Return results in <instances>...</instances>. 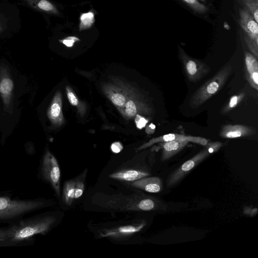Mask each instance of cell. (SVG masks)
I'll list each match as a JSON object with an SVG mask.
<instances>
[{
	"label": "cell",
	"mask_w": 258,
	"mask_h": 258,
	"mask_svg": "<svg viewBox=\"0 0 258 258\" xmlns=\"http://www.w3.org/2000/svg\"><path fill=\"white\" fill-rule=\"evenodd\" d=\"M186 141L173 140L162 142V160H167L180 151L188 144Z\"/></svg>",
	"instance_id": "obj_14"
},
{
	"label": "cell",
	"mask_w": 258,
	"mask_h": 258,
	"mask_svg": "<svg viewBox=\"0 0 258 258\" xmlns=\"http://www.w3.org/2000/svg\"><path fill=\"white\" fill-rule=\"evenodd\" d=\"M242 5L243 8L247 9L258 23V0H237Z\"/></svg>",
	"instance_id": "obj_22"
},
{
	"label": "cell",
	"mask_w": 258,
	"mask_h": 258,
	"mask_svg": "<svg viewBox=\"0 0 258 258\" xmlns=\"http://www.w3.org/2000/svg\"><path fill=\"white\" fill-rule=\"evenodd\" d=\"M145 225V223L142 222L139 224H133L103 229L100 231V235L102 237L122 238L140 231Z\"/></svg>",
	"instance_id": "obj_9"
},
{
	"label": "cell",
	"mask_w": 258,
	"mask_h": 258,
	"mask_svg": "<svg viewBox=\"0 0 258 258\" xmlns=\"http://www.w3.org/2000/svg\"><path fill=\"white\" fill-rule=\"evenodd\" d=\"M66 93L67 97L70 103L73 106H76L79 110L81 114H83L85 112L84 109V106L82 105L83 103L80 102L78 100L76 94L74 93L73 90L69 86H66Z\"/></svg>",
	"instance_id": "obj_23"
},
{
	"label": "cell",
	"mask_w": 258,
	"mask_h": 258,
	"mask_svg": "<svg viewBox=\"0 0 258 258\" xmlns=\"http://www.w3.org/2000/svg\"><path fill=\"white\" fill-rule=\"evenodd\" d=\"M132 185L151 193L158 192L162 188V181L158 177H145L134 181Z\"/></svg>",
	"instance_id": "obj_13"
},
{
	"label": "cell",
	"mask_w": 258,
	"mask_h": 258,
	"mask_svg": "<svg viewBox=\"0 0 258 258\" xmlns=\"http://www.w3.org/2000/svg\"><path fill=\"white\" fill-rule=\"evenodd\" d=\"M150 109L143 103L135 101V99L128 98L126 102L123 111V115L127 118H132L139 112L141 113L150 112Z\"/></svg>",
	"instance_id": "obj_17"
},
{
	"label": "cell",
	"mask_w": 258,
	"mask_h": 258,
	"mask_svg": "<svg viewBox=\"0 0 258 258\" xmlns=\"http://www.w3.org/2000/svg\"><path fill=\"white\" fill-rule=\"evenodd\" d=\"M95 20L94 13L92 11L81 14L80 17V31L90 28L95 22Z\"/></svg>",
	"instance_id": "obj_20"
},
{
	"label": "cell",
	"mask_w": 258,
	"mask_h": 258,
	"mask_svg": "<svg viewBox=\"0 0 258 258\" xmlns=\"http://www.w3.org/2000/svg\"><path fill=\"white\" fill-rule=\"evenodd\" d=\"M48 117L51 122L56 125H60L64 122L62 112V99L60 91H57L51 102L47 112Z\"/></svg>",
	"instance_id": "obj_12"
},
{
	"label": "cell",
	"mask_w": 258,
	"mask_h": 258,
	"mask_svg": "<svg viewBox=\"0 0 258 258\" xmlns=\"http://www.w3.org/2000/svg\"><path fill=\"white\" fill-rule=\"evenodd\" d=\"M200 1H202V2H204V3H206V0H200Z\"/></svg>",
	"instance_id": "obj_31"
},
{
	"label": "cell",
	"mask_w": 258,
	"mask_h": 258,
	"mask_svg": "<svg viewBox=\"0 0 258 258\" xmlns=\"http://www.w3.org/2000/svg\"><path fill=\"white\" fill-rule=\"evenodd\" d=\"M27 3L32 8L39 11L49 14L58 15V11L56 7L48 0H22Z\"/></svg>",
	"instance_id": "obj_18"
},
{
	"label": "cell",
	"mask_w": 258,
	"mask_h": 258,
	"mask_svg": "<svg viewBox=\"0 0 258 258\" xmlns=\"http://www.w3.org/2000/svg\"><path fill=\"white\" fill-rule=\"evenodd\" d=\"M155 128V125L153 123H151L146 127V133H147L148 134H152L154 132Z\"/></svg>",
	"instance_id": "obj_30"
},
{
	"label": "cell",
	"mask_w": 258,
	"mask_h": 258,
	"mask_svg": "<svg viewBox=\"0 0 258 258\" xmlns=\"http://www.w3.org/2000/svg\"><path fill=\"white\" fill-rule=\"evenodd\" d=\"M255 133V130L252 127L240 124H227L222 127L220 136L224 138L233 139L251 136Z\"/></svg>",
	"instance_id": "obj_10"
},
{
	"label": "cell",
	"mask_w": 258,
	"mask_h": 258,
	"mask_svg": "<svg viewBox=\"0 0 258 258\" xmlns=\"http://www.w3.org/2000/svg\"><path fill=\"white\" fill-rule=\"evenodd\" d=\"M56 217L42 214L19 219L9 226L0 228V247L13 246L32 240L37 235H44L51 229Z\"/></svg>",
	"instance_id": "obj_1"
},
{
	"label": "cell",
	"mask_w": 258,
	"mask_h": 258,
	"mask_svg": "<svg viewBox=\"0 0 258 258\" xmlns=\"http://www.w3.org/2000/svg\"><path fill=\"white\" fill-rule=\"evenodd\" d=\"M79 41L80 39L75 36H69L59 40L60 42L68 47H73L75 42Z\"/></svg>",
	"instance_id": "obj_27"
},
{
	"label": "cell",
	"mask_w": 258,
	"mask_h": 258,
	"mask_svg": "<svg viewBox=\"0 0 258 258\" xmlns=\"http://www.w3.org/2000/svg\"><path fill=\"white\" fill-rule=\"evenodd\" d=\"M173 140L186 141L188 142L199 144L203 146H206L208 144V140L202 137L185 136L176 134H168L152 139L149 142L138 148L137 150L140 151L148 148L155 143Z\"/></svg>",
	"instance_id": "obj_8"
},
{
	"label": "cell",
	"mask_w": 258,
	"mask_h": 258,
	"mask_svg": "<svg viewBox=\"0 0 258 258\" xmlns=\"http://www.w3.org/2000/svg\"><path fill=\"white\" fill-rule=\"evenodd\" d=\"M1 29H2V28H1V27L0 26V31L1 30Z\"/></svg>",
	"instance_id": "obj_32"
},
{
	"label": "cell",
	"mask_w": 258,
	"mask_h": 258,
	"mask_svg": "<svg viewBox=\"0 0 258 258\" xmlns=\"http://www.w3.org/2000/svg\"><path fill=\"white\" fill-rule=\"evenodd\" d=\"M106 94L113 104L120 110H123L124 105L128 98H127V93L119 88L111 87L107 90ZM123 114V113H122Z\"/></svg>",
	"instance_id": "obj_15"
},
{
	"label": "cell",
	"mask_w": 258,
	"mask_h": 258,
	"mask_svg": "<svg viewBox=\"0 0 258 258\" xmlns=\"http://www.w3.org/2000/svg\"><path fill=\"white\" fill-rule=\"evenodd\" d=\"M179 56L188 79L196 82L210 72V68L198 59L188 56L182 47L178 46Z\"/></svg>",
	"instance_id": "obj_6"
},
{
	"label": "cell",
	"mask_w": 258,
	"mask_h": 258,
	"mask_svg": "<svg viewBox=\"0 0 258 258\" xmlns=\"http://www.w3.org/2000/svg\"><path fill=\"white\" fill-rule=\"evenodd\" d=\"M147 172L137 170H126L116 172L109 175L111 178L126 181H134L148 176Z\"/></svg>",
	"instance_id": "obj_16"
},
{
	"label": "cell",
	"mask_w": 258,
	"mask_h": 258,
	"mask_svg": "<svg viewBox=\"0 0 258 258\" xmlns=\"http://www.w3.org/2000/svg\"><path fill=\"white\" fill-rule=\"evenodd\" d=\"M246 79L250 85L257 90L258 62L256 57L247 51L244 52Z\"/></svg>",
	"instance_id": "obj_11"
},
{
	"label": "cell",
	"mask_w": 258,
	"mask_h": 258,
	"mask_svg": "<svg viewBox=\"0 0 258 258\" xmlns=\"http://www.w3.org/2000/svg\"><path fill=\"white\" fill-rule=\"evenodd\" d=\"M189 8L193 12L199 14H206L209 11L206 5L201 3L199 0H180Z\"/></svg>",
	"instance_id": "obj_21"
},
{
	"label": "cell",
	"mask_w": 258,
	"mask_h": 258,
	"mask_svg": "<svg viewBox=\"0 0 258 258\" xmlns=\"http://www.w3.org/2000/svg\"><path fill=\"white\" fill-rule=\"evenodd\" d=\"M210 154L206 146L197 154L183 163L169 176L167 182V186L170 187L176 184Z\"/></svg>",
	"instance_id": "obj_7"
},
{
	"label": "cell",
	"mask_w": 258,
	"mask_h": 258,
	"mask_svg": "<svg viewBox=\"0 0 258 258\" xmlns=\"http://www.w3.org/2000/svg\"><path fill=\"white\" fill-rule=\"evenodd\" d=\"M244 94H241L239 95H234L232 96L228 103V104L224 107L223 111L226 112L232 108L235 107L238 103L242 99Z\"/></svg>",
	"instance_id": "obj_25"
},
{
	"label": "cell",
	"mask_w": 258,
	"mask_h": 258,
	"mask_svg": "<svg viewBox=\"0 0 258 258\" xmlns=\"http://www.w3.org/2000/svg\"><path fill=\"white\" fill-rule=\"evenodd\" d=\"M84 182L83 179L76 180L75 190V199H79L80 198L84 190Z\"/></svg>",
	"instance_id": "obj_26"
},
{
	"label": "cell",
	"mask_w": 258,
	"mask_h": 258,
	"mask_svg": "<svg viewBox=\"0 0 258 258\" xmlns=\"http://www.w3.org/2000/svg\"><path fill=\"white\" fill-rule=\"evenodd\" d=\"M239 24L247 47L252 54L258 56V25L251 13L242 8L239 11Z\"/></svg>",
	"instance_id": "obj_4"
},
{
	"label": "cell",
	"mask_w": 258,
	"mask_h": 258,
	"mask_svg": "<svg viewBox=\"0 0 258 258\" xmlns=\"http://www.w3.org/2000/svg\"><path fill=\"white\" fill-rule=\"evenodd\" d=\"M75 184L74 179L67 181L64 184L62 200L68 206L71 205L75 199Z\"/></svg>",
	"instance_id": "obj_19"
},
{
	"label": "cell",
	"mask_w": 258,
	"mask_h": 258,
	"mask_svg": "<svg viewBox=\"0 0 258 258\" xmlns=\"http://www.w3.org/2000/svg\"><path fill=\"white\" fill-rule=\"evenodd\" d=\"M13 86V81L10 78H5L0 82V93L4 95H9L12 92Z\"/></svg>",
	"instance_id": "obj_24"
},
{
	"label": "cell",
	"mask_w": 258,
	"mask_h": 258,
	"mask_svg": "<svg viewBox=\"0 0 258 258\" xmlns=\"http://www.w3.org/2000/svg\"><path fill=\"white\" fill-rule=\"evenodd\" d=\"M110 149L113 153H118L123 149V146L120 142H115L111 144Z\"/></svg>",
	"instance_id": "obj_29"
},
{
	"label": "cell",
	"mask_w": 258,
	"mask_h": 258,
	"mask_svg": "<svg viewBox=\"0 0 258 258\" xmlns=\"http://www.w3.org/2000/svg\"><path fill=\"white\" fill-rule=\"evenodd\" d=\"M48 203L41 199L20 200L0 196V222L20 219L25 214L47 206Z\"/></svg>",
	"instance_id": "obj_2"
},
{
	"label": "cell",
	"mask_w": 258,
	"mask_h": 258,
	"mask_svg": "<svg viewBox=\"0 0 258 258\" xmlns=\"http://www.w3.org/2000/svg\"><path fill=\"white\" fill-rule=\"evenodd\" d=\"M40 170L41 177L49 183L56 196L59 197L60 168L56 159L49 150H47L43 156Z\"/></svg>",
	"instance_id": "obj_5"
},
{
	"label": "cell",
	"mask_w": 258,
	"mask_h": 258,
	"mask_svg": "<svg viewBox=\"0 0 258 258\" xmlns=\"http://www.w3.org/2000/svg\"><path fill=\"white\" fill-rule=\"evenodd\" d=\"M135 121L138 128L142 129L145 127L148 122V120L139 114H136L135 118Z\"/></svg>",
	"instance_id": "obj_28"
},
{
	"label": "cell",
	"mask_w": 258,
	"mask_h": 258,
	"mask_svg": "<svg viewBox=\"0 0 258 258\" xmlns=\"http://www.w3.org/2000/svg\"><path fill=\"white\" fill-rule=\"evenodd\" d=\"M232 69L231 64H226L206 82L191 97L190 106L194 108H197L218 92L227 80Z\"/></svg>",
	"instance_id": "obj_3"
}]
</instances>
